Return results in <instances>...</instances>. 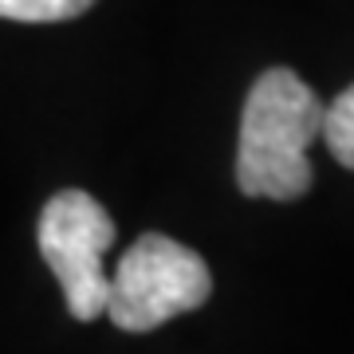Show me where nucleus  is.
<instances>
[{
  "label": "nucleus",
  "mask_w": 354,
  "mask_h": 354,
  "mask_svg": "<svg viewBox=\"0 0 354 354\" xmlns=\"http://www.w3.org/2000/svg\"><path fill=\"white\" fill-rule=\"evenodd\" d=\"M327 106L288 67H272L252 83L241 118L236 185L244 197L295 201L311 189L307 146L323 138Z\"/></svg>",
  "instance_id": "nucleus-1"
},
{
  "label": "nucleus",
  "mask_w": 354,
  "mask_h": 354,
  "mask_svg": "<svg viewBox=\"0 0 354 354\" xmlns=\"http://www.w3.org/2000/svg\"><path fill=\"white\" fill-rule=\"evenodd\" d=\"M213 291V276L201 256L162 232H146L130 244L111 276V315L114 327L130 335L169 323L174 315L197 311Z\"/></svg>",
  "instance_id": "nucleus-2"
},
{
  "label": "nucleus",
  "mask_w": 354,
  "mask_h": 354,
  "mask_svg": "<svg viewBox=\"0 0 354 354\" xmlns=\"http://www.w3.org/2000/svg\"><path fill=\"white\" fill-rule=\"evenodd\" d=\"M114 244V221L91 193L64 189L39 213V256L55 272L67 295V311L87 323L111 304V276L102 256Z\"/></svg>",
  "instance_id": "nucleus-3"
},
{
  "label": "nucleus",
  "mask_w": 354,
  "mask_h": 354,
  "mask_svg": "<svg viewBox=\"0 0 354 354\" xmlns=\"http://www.w3.org/2000/svg\"><path fill=\"white\" fill-rule=\"evenodd\" d=\"M95 0H0V16L16 24H59L87 12Z\"/></svg>",
  "instance_id": "nucleus-4"
},
{
  "label": "nucleus",
  "mask_w": 354,
  "mask_h": 354,
  "mask_svg": "<svg viewBox=\"0 0 354 354\" xmlns=\"http://www.w3.org/2000/svg\"><path fill=\"white\" fill-rule=\"evenodd\" d=\"M323 142H327L330 153H335L346 169H354V87H346L339 99L327 106Z\"/></svg>",
  "instance_id": "nucleus-5"
}]
</instances>
